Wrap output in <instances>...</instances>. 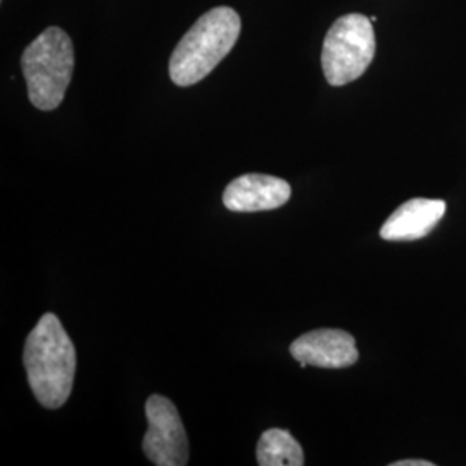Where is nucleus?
<instances>
[{
  "instance_id": "obj_1",
  "label": "nucleus",
  "mask_w": 466,
  "mask_h": 466,
  "mask_svg": "<svg viewBox=\"0 0 466 466\" xmlns=\"http://www.w3.org/2000/svg\"><path fill=\"white\" fill-rule=\"evenodd\" d=\"M23 363L38 402L49 410L61 408L73 390L76 350L56 315H44L28 335Z\"/></svg>"
},
{
  "instance_id": "obj_2",
  "label": "nucleus",
  "mask_w": 466,
  "mask_h": 466,
  "mask_svg": "<svg viewBox=\"0 0 466 466\" xmlns=\"http://www.w3.org/2000/svg\"><path fill=\"white\" fill-rule=\"evenodd\" d=\"M242 32L238 13L219 5L192 25L169 57V78L177 86L202 82L232 52Z\"/></svg>"
},
{
  "instance_id": "obj_3",
  "label": "nucleus",
  "mask_w": 466,
  "mask_h": 466,
  "mask_svg": "<svg viewBox=\"0 0 466 466\" xmlns=\"http://www.w3.org/2000/svg\"><path fill=\"white\" fill-rule=\"evenodd\" d=\"M21 69L28 99L40 111H54L65 100L75 71V47L69 35L49 26L23 50Z\"/></svg>"
},
{
  "instance_id": "obj_4",
  "label": "nucleus",
  "mask_w": 466,
  "mask_h": 466,
  "mask_svg": "<svg viewBox=\"0 0 466 466\" xmlns=\"http://www.w3.org/2000/svg\"><path fill=\"white\" fill-rule=\"evenodd\" d=\"M375 50L371 19L358 13L339 17L323 40L321 67L327 82L344 86L358 80L371 65Z\"/></svg>"
},
{
  "instance_id": "obj_5",
  "label": "nucleus",
  "mask_w": 466,
  "mask_h": 466,
  "mask_svg": "<svg viewBox=\"0 0 466 466\" xmlns=\"http://www.w3.org/2000/svg\"><path fill=\"white\" fill-rule=\"evenodd\" d=\"M147 432L142 442L146 456L156 466H185L188 463V439L177 406L154 394L146 402Z\"/></svg>"
},
{
  "instance_id": "obj_6",
  "label": "nucleus",
  "mask_w": 466,
  "mask_h": 466,
  "mask_svg": "<svg viewBox=\"0 0 466 466\" xmlns=\"http://www.w3.org/2000/svg\"><path fill=\"white\" fill-rule=\"evenodd\" d=\"M292 358L300 368H348L358 361L356 340L350 333L321 329L300 335L290 346Z\"/></svg>"
},
{
  "instance_id": "obj_7",
  "label": "nucleus",
  "mask_w": 466,
  "mask_h": 466,
  "mask_svg": "<svg viewBox=\"0 0 466 466\" xmlns=\"http://www.w3.org/2000/svg\"><path fill=\"white\" fill-rule=\"evenodd\" d=\"M292 188L282 178L249 173L235 178L223 192V204L233 213H256L282 208Z\"/></svg>"
},
{
  "instance_id": "obj_8",
  "label": "nucleus",
  "mask_w": 466,
  "mask_h": 466,
  "mask_svg": "<svg viewBox=\"0 0 466 466\" xmlns=\"http://www.w3.org/2000/svg\"><path fill=\"white\" fill-rule=\"evenodd\" d=\"M446 213V202L439 199H411L400 206L380 228L389 242H408L427 237Z\"/></svg>"
},
{
  "instance_id": "obj_9",
  "label": "nucleus",
  "mask_w": 466,
  "mask_h": 466,
  "mask_svg": "<svg viewBox=\"0 0 466 466\" xmlns=\"http://www.w3.org/2000/svg\"><path fill=\"white\" fill-rule=\"evenodd\" d=\"M259 466H302L304 452L299 442L282 429H269L259 437L256 451Z\"/></svg>"
},
{
  "instance_id": "obj_10",
  "label": "nucleus",
  "mask_w": 466,
  "mask_h": 466,
  "mask_svg": "<svg viewBox=\"0 0 466 466\" xmlns=\"http://www.w3.org/2000/svg\"><path fill=\"white\" fill-rule=\"evenodd\" d=\"M390 466H433V463L425 461V460H402V461H396Z\"/></svg>"
}]
</instances>
